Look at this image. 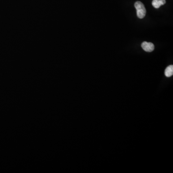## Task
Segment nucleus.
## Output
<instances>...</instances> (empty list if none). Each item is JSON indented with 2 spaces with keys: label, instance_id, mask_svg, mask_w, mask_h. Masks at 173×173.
I'll return each instance as SVG.
<instances>
[{
  "label": "nucleus",
  "instance_id": "nucleus-3",
  "mask_svg": "<svg viewBox=\"0 0 173 173\" xmlns=\"http://www.w3.org/2000/svg\"><path fill=\"white\" fill-rule=\"evenodd\" d=\"M166 3L165 0H153L152 1V5L156 9L160 8L162 5H164Z\"/></svg>",
  "mask_w": 173,
  "mask_h": 173
},
{
  "label": "nucleus",
  "instance_id": "nucleus-4",
  "mask_svg": "<svg viewBox=\"0 0 173 173\" xmlns=\"http://www.w3.org/2000/svg\"><path fill=\"white\" fill-rule=\"evenodd\" d=\"M164 74L167 77H170L173 75V65H170L167 67L165 70Z\"/></svg>",
  "mask_w": 173,
  "mask_h": 173
},
{
  "label": "nucleus",
  "instance_id": "nucleus-1",
  "mask_svg": "<svg viewBox=\"0 0 173 173\" xmlns=\"http://www.w3.org/2000/svg\"><path fill=\"white\" fill-rule=\"evenodd\" d=\"M135 7L137 10L138 17L141 19L144 18L146 15V10L143 3L141 1H136L135 3Z\"/></svg>",
  "mask_w": 173,
  "mask_h": 173
},
{
  "label": "nucleus",
  "instance_id": "nucleus-2",
  "mask_svg": "<svg viewBox=\"0 0 173 173\" xmlns=\"http://www.w3.org/2000/svg\"><path fill=\"white\" fill-rule=\"evenodd\" d=\"M141 47L145 52H151L154 51L155 48L153 43L146 42H143L141 44Z\"/></svg>",
  "mask_w": 173,
  "mask_h": 173
}]
</instances>
